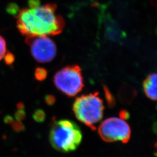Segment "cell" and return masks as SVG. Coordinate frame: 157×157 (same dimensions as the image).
<instances>
[{"label": "cell", "mask_w": 157, "mask_h": 157, "mask_svg": "<svg viewBox=\"0 0 157 157\" xmlns=\"http://www.w3.org/2000/svg\"><path fill=\"white\" fill-rule=\"evenodd\" d=\"M54 4L40 5L37 2L17 14V28L26 38L54 36L61 33L65 22L56 13Z\"/></svg>", "instance_id": "cell-1"}, {"label": "cell", "mask_w": 157, "mask_h": 157, "mask_svg": "<svg viewBox=\"0 0 157 157\" xmlns=\"http://www.w3.org/2000/svg\"><path fill=\"white\" fill-rule=\"evenodd\" d=\"M83 135L78 125L72 121H54L51 127L50 141L52 147L62 152L73 151L82 140Z\"/></svg>", "instance_id": "cell-2"}, {"label": "cell", "mask_w": 157, "mask_h": 157, "mask_svg": "<svg viewBox=\"0 0 157 157\" xmlns=\"http://www.w3.org/2000/svg\"><path fill=\"white\" fill-rule=\"evenodd\" d=\"M98 92L91 93L78 97L73 105L75 117L90 129L94 130L96 124L103 117L104 105Z\"/></svg>", "instance_id": "cell-3"}, {"label": "cell", "mask_w": 157, "mask_h": 157, "mask_svg": "<svg viewBox=\"0 0 157 157\" xmlns=\"http://www.w3.org/2000/svg\"><path fill=\"white\" fill-rule=\"evenodd\" d=\"M56 88L68 97H74L84 87L82 69L78 65H69L58 71L54 77Z\"/></svg>", "instance_id": "cell-4"}, {"label": "cell", "mask_w": 157, "mask_h": 157, "mask_svg": "<svg viewBox=\"0 0 157 157\" xmlns=\"http://www.w3.org/2000/svg\"><path fill=\"white\" fill-rule=\"evenodd\" d=\"M101 139L106 142L121 141L127 143L131 137V129L124 120L117 117L108 118L98 128Z\"/></svg>", "instance_id": "cell-5"}, {"label": "cell", "mask_w": 157, "mask_h": 157, "mask_svg": "<svg viewBox=\"0 0 157 157\" xmlns=\"http://www.w3.org/2000/svg\"><path fill=\"white\" fill-rule=\"evenodd\" d=\"M26 42L30 46L32 56L37 62H51L56 56V44L48 36L26 38Z\"/></svg>", "instance_id": "cell-6"}, {"label": "cell", "mask_w": 157, "mask_h": 157, "mask_svg": "<svg viewBox=\"0 0 157 157\" xmlns=\"http://www.w3.org/2000/svg\"><path fill=\"white\" fill-rule=\"evenodd\" d=\"M157 74L149 75L143 82V90L146 96L151 100H157Z\"/></svg>", "instance_id": "cell-7"}, {"label": "cell", "mask_w": 157, "mask_h": 157, "mask_svg": "<svg viewBox=\"0 0 157 157\" xmlns=\"http://www.w3.org/2000/svg\"><path fill=\"white\" fill-rule=\"evenodd\" d=\"M103 88H104V94H105V96L106 98L108 105L110 108L114 107L115 105V99L114 97L113 96L112 93L110 92V91L106 86L104 85Z\"/></svg>", "instance_id": "cell-8"}, {"label": "cell", "mask_w": 157, "mask_h": 157, "mask_svg": "<svg viewBox=\"0 0 157 157\" xmlns=\"http://www.w3.org/2000/svg\"><path fill=\"white\" fill-rule=\"evenodd\" d=\"M47 71L43 67H37L35 70L34 77L36 80L39 81H43L47 78Z\"/></svg>", "instance_id": "cell-9"}, {"label": "cell", "mask_w": 157, "mask_h": 157, "mask_svg": "<svg viewBox=\"0 0 157 157\" xmlns=\"http://www.w3.org/2000/svg\"><path fill=\"white\" fill-rule=\"evenodd\" d=\"M33 118L34 120L39 123L43 122L45 121L46 115L45 113L42 109H37L35 112H34L33 115Z\"/></svg>", "instance_id": "cell-10"}, {"label": "cell", "mask_w": 157, "mask_h": 157, "mask_svg": "<svg viewBox=\"0 0 157 157\" xmlns=\"http://www.w3.org/2000/svg\"><path fill=\"white\" fill-rule=\"evenodd\" d=\"M6 53V42L4 38L0 36V61L4 58Z\"/></svg>", "instance_id": "cell-11"}, {"label": "cell", "mask_w": 157, "mask_h": 157, "mask_svg": "<svg viewBox=\"0 0 157 157\" xmlns=\"http://www.w3.org/2000/svg\"><path fill=\"white\" fill-rule=\"evenodd\" d=\"M12 128L14 130L17 131V132H21L23 130L25 129V126L21 122V121H16L15 122L13 121L12 122Z\"/></svg>", "instance_id": "cell-12"}, {"label": "cell", "mask_w": 157, "mask_h": 157, "mask_svg": "<svg viewBox=\"0 0 157 157\" xmlns=\"http://www.w3.org/2000/svg\"><path fill=\"white\" fill-rule=\"evenodd\" d=\"M4 58L5 59V62L8 65L12 64V63L14 62V60H15V57L11 52L6 53Z\"/></svg>", "instance_id": "cell-13"}, {"label": "cell", "mask_w": 157, "mask_h": 157, "mask_svg": "<svg viewBox=\"0 0 157 157\" xmlns=\"http://www.w3.org/2000/svg\"><path fill=\"white\" fill-rule=\"evenodd\" d=\"M26 117V113L24 109H18V111L15 113V118L17 121H21L24 119Z\"/></svg>", "instance_id": "cell-14"}, {"label": "cell", "mask_w": 157, "mask_h": 157, "mask_svg": "<svg viewBox=\"0 0 157 157\" xmlns=\"http://www.w3.org/2000/svg\"><path fill=\"white\" fill-rule=\"evenodd\" d=\"M45 103L48 105H52L56 102V97L52 95H47L45 97Z\"/></svg>", "instance_id": "cell-15"}, {"label": "cell", "mask_w": 157, "mask_h": 157, "mask_svg": "<svg viewBox=\"0 0 157 157\" xmlns=\"http://www.w3.org/2000/svg\"><path fill=\"white\" fill-rule=\"evenodd\" d=\"M119 117L120 118L123 120H127L130 117V113L126 110H122L119 112Z\"/></svg>", "instance_id": "cell-16"}, {"label": "cell", "mask_w": 157, "mask_h": 157, "mask_svg": "<svg viewBox=\"0 0 157 157\" xmlns=\"http://www.w3.org/2000/svg\"><path fill=\"white\" fill-rule=\"evenodd\" d=\"M17 8L15 5H10L8 8V12L11 13H13V14L17 13Z\"/></svg>", "instance_id": "cell-17"}, {"label": "cell", "mask_w": 157, "mask_h": 157, "mask_svg": "<svg viewBox=\"0 0 157 157\" xmlns=\"http://www.w3.org/2000/svg\"><path fill=\"white\" fill-rule=\"evenodd\" d=\"M5 122H7L8 124H11V123L13 122V119L11 117H7L5 119Z\"/></svg>", "instance_id": "cell-18"}, {"label": "cell", "mask_w": 157, "mask_h": 157, "mask_svg": "<svg viewBox=\"0 0 157 157\" xmlns=\"http://www.w3.org/2000/svg\"><path fill=\"white\" fill-rule=\"evenodd\" d=\"M17 107L18 109H24V105L23 103H19L17 105Z\"/></svg>", "instance_id": "cell-19"}]
</instances>
